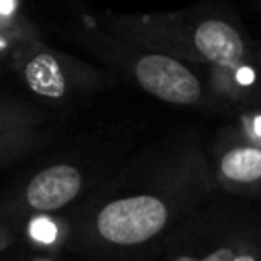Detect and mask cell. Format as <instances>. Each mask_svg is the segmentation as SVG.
<instances>
[{
    "label": "cell",
    "instance_id": "1",
    "mask_svg": "<svg viewBox=\"0 0 261 261\" xmlns=\"http://www.w3.org/2000/svg\"><path fill=\"white\" fill-rule=\"evenodd\" d=\"M214 192L212 167L190 151L155 188L114 194L80 214L67 251L92 261H151L173 228Z\"/></svg>",
    "mask_w": 261,
    "mask_h": 261
},
{
    "label": "cell",
    "instance_id": "2",
    "mask_svg": "<svg viewBox=\"0 0 261 261\" xmlns=\"http://www.w3.org/2000/svg\"><path fill=\"white\" fill-rule=\"evenodd\" d=\"M257 230L261 208L218 194L181 220L151 261H230Z\"/></svg>",
    "mask_w": 261,
    "mask_h": 261
},
{
    "label": "cell",
    "instance_id": "3",
    "mask_svg": "<svg viewBox=\"0 0 261 261\" xmlns=\"http://www.w3.org/2000/svg\"><path fill=\"white\" fill-rule=\"evenodd\" d=\"M210 167L218 194L251 202L261 198V147L245 141L230 126L220 130Z\"/></svg>",
    "mask_w": 261,
    "mask_h": 261
},
{
    "label": "cell",
    "instance_id": "4",
    "mask_svg": "<svg viewBox=\"0 0 261 261\" xmlns=\"http://www.w3.org/2000/svg\"><path fill=\"white\" fill-rule=\"evenodd\" d=\"M135 75L149 94L171 104L190 106L212 98L206 92V84L188 65L163 53L141 57L135 65Z\"/></svg>",
    "mask_w": 261,
    "mask_h": 261
},
{
    "label": "cell",
    "instance_id": "5",
    "mask_svg": "<svg viewBox=\"0 0 261 261\" xmlns=\"http://www.w3.org/2000/svg\"><path fill=\"white\" fill-rule=\"evenodd\" d=\"M84 190V175L75 165L55 163L37 171L20 194L18 216L53 214L69 206Z\"/></svg>",
    "mask_w": 261,
    "mask_h": 261
},
{
    "label": "cell",
    "instance_id": "6",
    "mask_svg": "<svg viewBox=\"0 0 261 261\" xmlns=\"http://www.w3.org/2000/svg\"><path fill=\"white\" fill-rule=\"evenodd\" d=\"M210 94L230 114L239 108L261 104V57L259 53L251 55L249 59L237 65L210 67Z\"/></svg>",
    "mask_w": 261,
    "mask_h": 261
},
{
    "label": "cell",
    "instance_id": "7",
    "mask_svg": "<svg viewBox=\"0 0 261 261\" xmlns=\"http://www.w3.org/2000/svg\"><path fill=\"white\" fill-rule=\"evenodd\" d=\"M20 234H22L20 239L24 247L57 257L69 247L71 222L61 220L55 214H35V216L24 218Z\"/></svg>",
    "mask_w": 261,
    "mask_h": 261
},
{
    "label": "cell",
    "instance_id": "8",
    "mask_svg": "<svg viewBox=\"0 0 261 261\" xmlns=\"http://www.w3.org/2000/svg\"><path fill=\"white\" fill-rule=\"evenodd\" d=\"M27 84L33 92L47 96V98H59L65 92V77L61 73L59 63L53 55L41 53L27 65Z\"/></svg>",
    "mask_w": 261,
    "mask_h": 261
},
{
    "label": "cell",
    "instance_id": "9",
    "mask_svg": "<svg viewBox=\"0 0 261 261\" xmlns=\"http://www.w3.org/2000/svg\"><path fill=\"white\" fill-rule=\"evenodd\" d=\"M232 114H234V120L228 126L237 135H241L245 141L261 147V104L239 108Z\"/></svg>",
    "mask_w": 261,
    "mask_h": 261
},
{
    "label": "cell",
    "instance_id": "10",
    "mask_svg": "<svg viewBox=\"0 0 261 261\" xmlns=\"http://www.w3.org/2000/svg\"><path fill=\"white\" fill-rule=\"evenodd\" d=\"M0 261H59V259L45 255V253H39V251H33V249H29L16 241L14 245H10L6 251L0 253Z\"/></svg>",
    "mask_w": 261,
    "mask_h": 261
},
{
    "label": "cell",
    "instance_id": "11",
    "mask_svg": "<svg viewBox=\"0 0 261 261\" xmlns=\"http://www.w3.org/2000/svg\"><path fill=\"white\" fill-rule=\"evenodd\" d=\"M230 261H261V230H257Z\"/></svg>",
    "mask_w": 261,
    "mask_h": 261
},
{
    "label": "cell",
    "instance_id": "12",
    "mask_svg": "<svg viewBox=\"0 0 261 261\" xmlns=\"http://www.w3.org/2000/svg\"><path fill=\"white\" fill-rule=\"evenodd\" d=\"M14 243H16V239H14L12 230H10L6 224L0 222V253L6 251V249H8L10 245H14Z\"/></svg>",
    "mask_w": 261,
    "mask_h": 261
},
{
    "label": "cell",
    "instance_id": "13",
    "mask_svg": "<svg viewBox=\"0 0 261 261\" xmlns=\"http://www.w3.org/2000/svg\"><path fill=\"white\" fill-rule=\"evenodd\" d=\"M16 8V0H0V14L2 16H10Z\"/></svg>",
    "mask_w": 261,
    "mask_h": 261
},
{
    "label": "cell",
    "instance_id": "14",
    "mask_svg": "<svg viewBox=\"0 0 261 261\" xmlns=\"http://www.w3.org/2000/svg\"><path fill=\"white\" fill-rule=\"evenodd\" d=\"M2 49H6V39L0 35V51H2Z\"/></svg>",
    "mask_w": 261,
    "mask_h": 261
},
{
    "label": "cell",
    "instance_id": "15",
    "mask_svg": "<svg viewBox=\"0 0 261 261\" xmlns=\"http://www.w3.org/2000/svg\"><path fill=\"white\" fill-rule=\"evenodd\" d=\"M257 53H259V57H261V43L257 45Z\"/></svg>",
    "mask_w": 261,
    "mask_h": 261
},
{
    "label": "cell",
    "instance_id": "16",
    "mask_svg": "<svg viewBox=\"0 0 261 261\" xmlns=\"http://www.w3.org/2000/svg\"><path fill=\"white\" fill-rule=\"evenodd\" d=\"M257 2H259V6H261V0H257Z\"/></svg>",
    "mask_w": 261,
    "mask_h": 261
}]
</instances>
